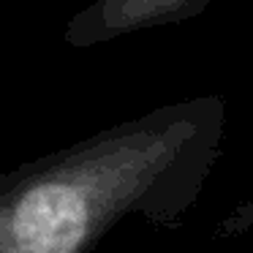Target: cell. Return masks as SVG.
Here are the masks:
<instances>
[{
    "label": "cell",
    "mask_w": 253,
    "mask_h": 253,
    "mask_svg": "<svg viewBox=\"0 0 253 253\" xmlns=\"http://www.w3.org/2000/svg\"><path fill=\"white\" fill-rule=\"evenodd\" d=\"M196 3L199 0H98L95 8L106 33H123L174 19Z\"/></svg>",
    "instance_id": "cell-2"
},
{
    "label": "cell",
    "mask_w": 253,
    "mask_h": 253,
    "mask_svg": "<svg viewBox=\"0 0 253 253\" xmlns=\"http://www.w3.org/2000/svg\"><path fill=\"white\" fill-rule=\"evenodd\" d=\"M215 155V120L164 106L0 174V253H95L120 220L177 229Z\"/></svg>",
    "instance_id": "cell-1"
}]
</instances>
